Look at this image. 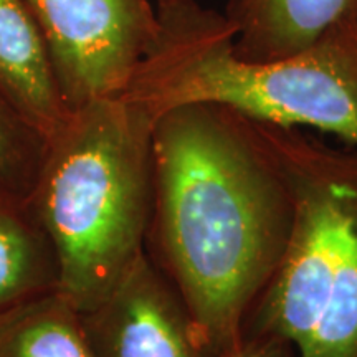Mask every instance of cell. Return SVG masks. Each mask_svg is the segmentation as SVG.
<instances>
[{"label":"cell","instance_id":"1","mask_svg":"<svg viewBox=\"0 0 357 357\" xmlns=\"http://www.w3.org/2000/svg\"><path fill=\"white\" fill-rule=\"evenodd\" d=\"M291 225V190L252 119L212 102L154 119L144 252L184 305L204 357L242 334Z\"/></svg>","mask_w":357,"mask_h":357},{"label":"cell","instance_id":"2","mask_svg":"<svg viewBox=\"0 0 357 357\" xmlns=\"http://www.w3.org/2000/svg\"><path fill=\"white\" fill-rule=\"evenodd\" d=\"M153 119L124 96L68 111L45 144L29 197L79 312L106 300L144 255L153 204Z\"/></svg>","mask_w":357,"mask_h":357},{"label":"cell","instance_id":"3","mask_svg":"<svg viewBox=\"0 0 357 357\" xmlns=\"http://www.w3.org/2000/svg\"><path fill=\"white\" fill-rule=\"evenodd\" d=\"M160 32L124 96L151 119L212 102L258 123L310 128L357 147V24L294 55L250 61L234 52L225 15L195 0L160 3Z\"/></svg>","mask_w":357,"mask_h":357},{"label":"cell","instance_id":"4","mask_svg":"<svg viewBox=\"0 0 357 357\" xmlns=\"http://www.w3.org/2000/svg\"><path fill=\"white\" fill-rule=\"evenodd\" d=\"M253 124L291 190L293 225L242 333L284 339L300 357H357V147Z\"/></svg>","mask_w":357,"mask_h":357},{"label":"cell","instance_id":"5","mask_svg":"<svg viewBox=\"0 0 357 357\" xmlns=\"http://www.w3.org/2000/svg\"><path fill=\"white\" fill-rule=\"evenodd\" d=\"M68 111L121 96L158 42L149 0H25Z\"/></svg>","mask_w":357,"mask_h":357},{"label":"cell","instance_id":"6","mask_svg":"<svg viewBox=\"0 0 357 357\" xmlns=\"http://www.w3.org/2000/svg\"><path fill=\"white\" fill-rule=\"evenodd\" d=\"M82 314L96 357H204L184 305L146 252L105 301Z\"/></svg>","mask_w":357,"mask_h":357},{"label":"cell","instance_id":"7","mask_svg":"<svg viewBox=\"0 0 357 357\" xmlns=\"http://www.w3.org/2000/svg\"><path fill=\"white\" fill-rule=\"evenodd\" d=\"M227 22L243 60L294 55L341 26L357 24V0H230Z\"/></svg>","mask_w":357,"mask_h":357},{"label":"cell","instance_id":"8","mask_svg":"<svg viewBox=\"0 0 357 357\" xmlns=\"http://www.w3.org/2000/svg\"><path fill=\"white\" fill-rule=\"evenodd\" d=\"M0 91L45 139L68 114L42 30L25 0H0Z\"/></svg>","mask_w":357,"mask_h":357},{"label":"cell","instance_id":"9","mask_svg":"<svg viewBox=\"0 0 357 357\" xmlns=\"http://www.w3.org/2000/svg\"><path fill=\"white\" fill-rule=\"evenodd\" d=\"M58 291V265L29 200L0 192V314Z\"/></svg>","mask_w":357,"mask_h":357},{"label":"cell","instance_id":"10","mask_svg":"<svg viewBox=\"0 0 357 357\" xmlns=\"http://www.w3.org/2000/svg\"><path fill=\"white\" fill-rule=\"evenodd\" d=\"M0 357H96L83 314L61 293L0 314Z\"/></svg>","mask_w":357,"mask_h":357},{"label":"cell","instance_id":"11","mask_svg":"<svg viewBox=\"0 0 357 357\" xmlns=\"http://www.w3.org/2000/svg\"><path fill=\"white\" fill-rule=\"evenodd\" d=\"M47 139L0 91V192L29 200L37 182Z\"/></svg>","mask_w":357,"mask_h":357},{"label":"cell","instance_id":"12","mask_svg":"<svg viewBox=\"0 0 357 357\" xmlns=\"http://www.w3.org/2000/svg\"><path fill=\"white\" fill-rule=\"evenodd\" d=\"M207 357H300L293 344L268 334L242 333L234 342Z\"/></svg>","mask_w":357,"mask_h":357},{"label":"cell","instance_id":"13","mask_svg":"<svg viewBox=\"0 0 357 357\" xmlns=\"http://www.w3.org/2000/svg\"><path fill=\"white\" fill-rule=\"evenodd\" d=\"M159 2H160V3H164V2H167V0H159Z\"/></svg>","mask_w":357,"mask_h":357}]
</instances>
